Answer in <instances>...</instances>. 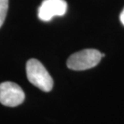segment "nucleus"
Listing matches in <instances>:
<instances>
[{
	"instance_id": "obj_2",
	"label": "nucleus",
	"mask_w": 124,
	"mask_h": 124,
	"mask_svg": "<svg viewBox=\"0 0 124 124\" xmlns=\"http://www.w3.org/2000/svg\"><path fill=\"white\" fill-rule=\"evenodd\" d=\"M102 54L95 49H85L71 54L67 60V67L73 70H85L98 64Z\"/></svg>"
},
{
	"instance_id": "obj_6",
	"label": "nucleus",
	"mask_w": 124,
	"mask_h": 124,
	"mask_svg": "<svg viewBox=\"0 0 124 124\" xmlns=\"http://www.w3.org/2000/svg\"><path fill=\"white\" fill-rule=\"evenodd\" d=\"M120 21L122 23V24L124 26V9L123 10V11L120 14Z\"/></svg>"
},
{
	"instance_id": "obj_3",
	"label": "nucleus",
	"mask_w": 124,
	"mask_h": 124,
	"mask_svg": "<svg viewBox=\"0 0 124 124\" xmlns=\"http://www.w3.org/2000/svg\"><path fill=\"white\" fill-rule=\"evenodd\" d=\"M25 94L18 84L3 82L0 84V102L6 107H15L23 103Z\"/></svg>"
},
{
	"instance_id": "obj_1",
	"label": "nucleus",
	"mask_w": 124,
	"mask_h": 124,
	"mask_svg": "<svg viewBox=\"0 0 124 124\" xmlns=\"http://www.w3.org/2000/svg\"><path fill=\"white\" fill-rule=\"evenodd\" d=\"M26 72L28 81L41 91L48 92L52 89V78L39 60L29 59L26 65Z\"/></svg>"
},
{
	"instance_id": "obj_4",
	"label": "nucleus",
	"mask_w": 124,
	"mask_h": 124,
	"mask_svg": "<svg viewBox=\"0 0 124 124\" xmlns=\"http://www.w3.org/2000/svg\"><path fill=\"white\" fill-rule=\"evenodd\" d=\"M66 10L65 0H43L38 9V17L41 21L48 22L54 16H63Z\"/></svg>"
},
{
	"instance_id": "obj_5",
	"label": "nucleus",
	"mask_w": 124,
	"mask_h": 124,
	"mask_svg": "<svg viewBox=\"0 0 124 124\" xmlns=\"http://www.w3.org/2000/svg\"><path fill=\"white\" fill-rule=\"evenodd\" d=\"M8 10V0H0V27L3 24Z\"/></svg>"
}]
</instances>
